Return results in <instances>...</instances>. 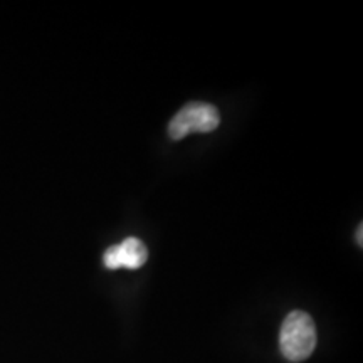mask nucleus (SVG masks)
Here are the masks:
<instances>
[{
	"label": "nucleus",
	"instance_id": "obj_1",
	"mask_svg": "<svg viewBox=\"0 0 363 363\" xmlns=\"http://www.w3.org/2000/svg\"><path fill=\"white\" fill-rule=\"evenodd\" d=\"M316 326L305 311H293L286 316L279 333V348L286 360L303 362L316 347Z\"/></svg>",
	"mask_w": 363,
	"mask_h": 363
},
{
	"label": "nucleus",
	"instance_id": "obj_2",
	"mask_svg": "<svg viewBox=\"0 0 363 363\" xmlns=\"http://www.w3.org/2000/svg\"><path fill=\"white\" fill-rule=\"evenodd\" d=\"M219 123L220 116L216 106L208 103L192 101L182 108L170 121L169 135L174 140H182L192 131H199V133L214 131Z\"/></svg>",
	"mask_w": 363,
	"mask_h": 363
},
{
	"label": "nucleus",
	"instance_id": "obj_3",
	"mask_svg": "<svg viewBox=\"0 0 363 363\" xmlns=\"http://www.w3.org/2000/svg\"><path fill=\"white\" fill-rule=\"evenodd\" d=\"M120 247L121 267H128V269H138L147 262L148 251L147 246L136 238H128L123 240Z\"/></svg>",
	"mask_w": 363,
	"mask_h": 363
},
{
	"label": "nucleus",
	"instance_id": "obj_4",
	"mask_svg": "<svg viewBox=\"0 0 363 363\" xmlns=\"http://www.w3.org/2000/svg\"><path fill=\"white\" fill-rule=\"evenodd\" d=\"M104 266H106L108 269H118V267H121L120 247L113 246L104 252Z\"/></svg>",
	"mask_w": 363,
	"mask_h": 363
},
{
	"label": "nucleus",
	"instance_id": "obj_5",
	"mask_svg": "<svg viewBox=\"0 0 363 363\" xmlns=\"http://www.w3.org/2000/svg\"><path fill=\"white\" fill-rule=\"evenodd\" d=\"M363 225H360V227H358V233H357V240H358V244H360V246H362V244H363V238H362V234H363Z\"/></svg>",
	"mask_w": 363,
	"mask_h": 363
}]
</instances>
